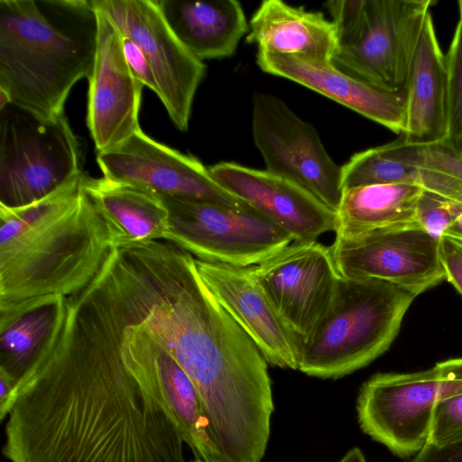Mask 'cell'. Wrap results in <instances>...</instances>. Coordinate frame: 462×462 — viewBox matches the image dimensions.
I'll return each instance as SVG.
<instances>
[{"label":"cell","mask_w":462,"mask_h":462,"mask_svg":"<svg viewBox=\"0 0 462 462\" xmlns=\"http://www.w3.org/2000/svg\"><path fill=\"white\" fill-rule=\"evenodd\" d=\"M113 287L59 306L39 354L0 407L9 462H186L184 440L123 356Z\"/></svg>","instance_id":"obj_1"},{"label":"cell","mask_w":462,"mask_h":462,"mask_svg":"<svg viewBox=\"0 0 462 462\" xmlns=\"http://www.w3.org/2000/svg\"><path fill=\"white\" fill-rule=\"evenodd\" d=\"M163 344L199 392L221 462H260L273 411L268 363L196 265L182 280Z\"/></svg>","instance_id":"obj_2"},{"label":"cell","mask_w":462,"mask_h":462,"mask_svg":"<svg viewBox=\"0 0 462 462\" xmlns=\"http://www.w3.org/2000/svg\"><path fill=\"white\" fill-rule=\"evenodd\" d=\"M85 176L32 204L0 205V326L80 291L106 262L112 248Z\"/></svg>","instance_id":"obj_3"},{"label":"cell","mask_w":462,"mask_h":462,"mask_svg":"<svg viewBox=\"0 0 462 462\" xmlns=\"http://www.w3.org/2000/svg\"><path fill=\"white\" fill-rule=\"evenodd\" d=\"M93 0H0V90L43 117L63 115L97 51Z\"/></svg>","instance_id":"obj_4"},{"label":"cell","mask_w":462,"mask_h":462,"mask_svg":"<svg viewBox=\"0 0 462 462\" xmlns=\"http://www.w3.org/2000/svg\"><path fill=\"white\" fill-rule=\"evenodd\" d=\"M414 298L387 282L340 276L327 310L300 349L298 370L338 379L366 366L390 347Z\"/></svg>","instance_id":"obj_5"},{"label":"cell","mask_w":462,"mask_h":462,"mask_svg":"<svg viewBox=\"0 0 462 462\" xmlns=\"http://www.w3.org/2000/svg\"><path fill=\"white\" fill-rule=\"evenodd\" d=\"M82 174L79 143L64 114L0 107V205L32 204Z\"/></svg>","instance_id":"obj_6"},{"label":"cell","mask_w":462,"mask_h":462,"mask_svg":"<svg viewBox=\"0 0 462 462\" xmlns=\"http://www.w3.org/2000/svg\"><path fill=\"white\" fill-rule=\"evenodd\" d=\"M462 358L415 373L376 374L360 388L356 411L360 428L393 454L409 457L428 443L437 402L456 390Z\"/></svg>","instance_id":"obj_7"},{"label":"cell","mask_w":462,"mask_h":462,"mask_svg":"<svg viewBox=\"0 0 462 462\" xmlns=\"http://www.w3.org/2000/svg\"><path fill=\"white\" fill-rule=\"evenodd\" d=\"M159 196L169 211L165 240L198 260L250 267L293 242L289 233L245 203Z\"/></svg>","instance_id":"obj_8"},{"label":"cell","mask_w":462,"mask_h":462,"mask_svg":"<svg viewBox=\"0 0 462 462\" xmlns=\"http://www.w3.org/2000/svg\"><path fill=\"white\" fill-rule=\"evenodd\" d=\"M430 0H365L362 14L337 34L332 60L343 72L387 91L405 89Z\"/></svg>","instance_id":"obj_9"},{"label":"cell","mask_w":462,"mask_h":462,"mask_svg":"<svg viewBox=\"0 0 462 462\" xmlns=\"http://www.w3.org/2000/svg\"><path fill=\"white\" fill-rule=\"evenodd\" d=\"M252 129L266 171L296 182L337 210L343 194L341 166L328 155L312 125L280 98L257 94Z\"/></svg>","instance_id":"obj_10"},{"label":"cell","mask_w":462,"mask_h":462,"mask_svg":"<svg viewBox=\"0 0 462 462\" xmlns=\"http://www.w3.org/2000/svg\"><path fill=\"white\" fill-rule=\"evenodd\" d=\"M143 51L161 99L175 126L188 130L192 103L206 67L177 38L156 0H93Z\"/></svg>","instance_id":"obj_11"},{"label":"cell","mask_w":462,"mask_h":462,"mask_svg":"<svg viewBox=\"0 0 462 462\" xmlns=\"http://www.w3.org/2000/svg\"><path fill=\"white\" fill-rule=\"evenodd\" d=\"M249 269L300 352L327 310L340 277L329 247L317 240L293 241Z\"/></svg>","instance_id":"obj_12"},{"label":"cell","mask_w":462,"mask_h":462,"mask_svg":"<svg viewBox=\"0 0 462 462\" xmlns=\"http://www.w3.org/2000/svg\"><path fill=\"white\" fill-rule=\"evenodd\" d=\"M329 249L340 276L387 282L414 297L445 279L439 238L418 225L335 236Z\"/></svg>","instance_id":"obj_13"},{"label":"cell","mask_w":462,"mask_h":462,"mask_svg":"<svg viewBox=\"0 0 462 462\" xmlns=\"http://www.w3.org/2000/svg\"><path fill=\"white\" fill-rule=\"evenodd\" d=\"M97 162L104 178L157 195L244 203L219 186L196 157L156 142L141 128L121 144L97 152Z\"/></svg>","instance_id":"obj_14"},{"label":"cell","mask_w":462,"mask_h":462,"mask_svg":"<svg viewBox=\"0 0 462 462\" xmlns=\"http://www.w3.org/2000/svg\"><path fill=\"white\" fill-rule=\"evenodd\" d=\"M95 8L97 41L88 78L87 123L99 152L121 144L140 129L139 109L144 86L135 79L126 61L121 32L102 11Z\"/></svg>","instance_id":"obj_15"},{"label":"cell","mask_w":462,"mask_h":462,"mask_svg":"<svg viewBox=\"0 0 462 462\" xmlns=\"http://www.w3.org/2000/svg\"><path fill=\"white\" fill-rule=\"evenodd\" d=\"M208 171L219 186L282 227L295 242L316 241L335 231L336 212L292 180L236 162H222Z\"/></svg>","instance_id":"obj_16"},{"label":"cell","mask_w":462,"mask_h":462,"mask_svg":"<svg viewBox=\"0 0 462 462\" xmlns=\"http://www.w3.org/2000/svg\"><path fill=\"white\" fill-rule=\"evenodd\" d=\"M198 273L218 303L255 344L269 365L298 369V347L249 267L195 258Z\"/></svg>","instance_id":"obj_17"},{"label":"cell","mask_w":462,"mask_h":462,"mask_svg":"<svg viewBox=\"0 0 462 462\" xmlns=\"http://www.w3.org/2000/svg\"><path fill=\"white\" fill-rule=\"evenodd\" d=\"M256 63L265 73L310 88L369 118L395 134L406 126V88L387 91L338 69L330 61L259 51Z\"/></svg>","instance_id":"obj_18"},{"label":"cell","mask_w":462,"mask_h":462,"mask_svg":"<svg viewBox=\"0 0 462 462\" xmlns=\"http://www.w3.org/2000/svg\"><path fill=\"white\" fill-rule=\"evenodd\" d=\"M404 133L409 144L437 143L448 136V72L446 56L428 14L410 66L406 84Z\"/></svg>","instance_id":"obj_19"},{"label":"cell","mask_w":462,"mask_h":462,"mask_svg":"<svg viewBox=\"0 0 462 462\" xmlns=\"http://www.w3.org/2000/svg\"><path fill=\"white\" fill-rule=\"evenodd\" d=\"M84 189L104 220L111 248L165 240L169 211L159 195L104 177L85 176Z\"/></svg>","instance_id":"obj_20"},{"label":"cell","mask_w":462,"mask_h":462,"mask_svg":"<svg viewBox=\"0 0 462 462\" xmlns=\"http://www.w3.org/2000/svg\"><path fill=\"white\" fill-rule=\"evenodd\" d=\"M246 41L259 51L332 62L338 50L337 28L319 12L281 0L262 2L253 14Z\"/></svg>","instance_id":"obj_21"},{"label":"cell","mask_w":462,"mask_h":462,"mask_svg":"<svg viewBox=\"0 0 462 462\" xmlns=\"http://www.w3.org/2000/svg\"><path fill=\"white\" fill-rule=\"evenodd\" d=\"M180 42L198 59L231 56L248 32L241 4L236 0H156Z\"/></svg>","instance_id":"obj_22"},{"label":"cell","mask_w":462,"mask_h":462,"mask_svg":"<svg viewBox=\"0 0 462 462\" xmlns=\"http://www.w3.org/2000/svg\"><path fill=\"white\" fill-rule=\"evenodd\" d=\"M423 188L407 183L375 184L343 190L336 211L335 234L349 237L371 231L417 225Z\"/></svg>","instance_id":"obj_23"},{"label":"cell","mask_w":462,"mask_h":462,"mask_svg":"<svg viewBox=\"0 0 462 462\" xmlns=\"http://www.w3.org/2000/svg\"><path fill=\"white\" fill-rule=\"evenodd\" d=\"M379 147L386 155L416 167L424 189L462 202V136L423 145L409 144L401 136Z\"/></svg>","instance_id":"obj_24"},{"label":"cell","mask_w":462,"mask_h":462,"mask_svg":"<svg viewBox=\"0 0 462 462\" xmlns=\"http://www.w3.org/2000/svg\"><path fill=\"white\" fill-rule=\"evenodd\" d=\"M61 298L25 311L0 326V372L6 374L16 383L50 335Z\"/></svg>","instance_id":"obj_25"},{"label":"cell","mask_w":462,"mask_h":462,"mask_svg":"<svg viewBox=\"0 0 462 462\" xmlns=\"http://www.w3.org/2000/svg\"><path fill=\"white\" fill-rule=\"evenodd\" d=\"M343 190L350 188L389 183L422 187L420 171L383 153L380 147L355 153L341 166Z\"/></svg>","instance_id":"obj_26"},{"label":"cell","mask_w":462,"mask_h":462,"mask_svg":"<svg viewBox=\"0 0 462 462\" xmlns=\"http://www.w3.org/2000/svg\"><path fill=\"white\" fill-rule=\"evenodd\" d=\"M461 213L462 202L423 189L417 204L415 220L428 234L440 238Z\"/></svg>","instance_id":"obj_27"},{"label":"cell","mask_w":462,"mask_h":462,"mask_svg":"<svg viewBox=\"0 0 462 462\" xmlns=\"http://www.w3.org/2000/svg\"><path fill=\"white\" fill-rule=\"evenodd\" d=\"M448 136H462V21L457 25L446 55Z\"/></svg>","instance_id":"obj_28"},{"label":"cell","mask_w":462,"mask_h":462,"mask_svg":"<svg viewBox=\"0 0 462 462\" xmlns=\"http://www.w3.org/2000/svg\"><path fill=\"white\" fill-rule=\"evenodd\" d=\"M462 440V392L441 397L436 403L429 443L441 447Z\"/></svg>","instance_id":"obj_29"},{"label":"cell","mask_w":462,"mask_h":462,"mask_svg":"<svg viewBox=\"0 0 462 462\" xmlns=\"http://www.w3.org/2000/svg\"><path fill=\"white\" fill-rule=\"evenodd\" d=\"M439 256L448 280L462 295V242L442 236Z\"/></svg>","instance_id":"obj_30"},{"label":"cell","mask_w":462,"mask_h":462,"mask_svg":"<svg viewBox=\"0 0 462 462\" xmlns=\"http://www.w3.org/2000/svg\"><path fill=\"white\" fill-rule=\"evenodd\" d=\"M122 35L124 54L135 79L156 95L158 86L153 72L140 48L128 37Z\"/></svg>","instance_id":"obj_31"},{"label":"cell","mask_w":462,"mask_h":462,"mask_svg":"<svg viewBox=\"0 0 462 462\" xmlns=\"http://www.w3.org/2000/svg\"><path fill=\"white\" fill-rule=\"evenodd\" d=\"M410 462H462V440L441 447L427 444Z\"/></svg>","instance_id":"obj_32"},{"label":"cell","mask_w":462,"mask_h":462,"mask_svg":"<svg viewBox=\"0 0 462 462\" xmlns=\"http://www.w3.org/2000/svg\"><path fill=\"white\" fill-rule=\"evenodd\" d=\"M16 383L6 374L0 372V407L8 401Z\"/></svg>","instance_id":"obj_33"},{"label":"cell","mask_w":462,"mask_h":462,"mask_svg":"<svg viewBox=\"0 0 462 462\" xmlns=\"http://www.w3.org/2000/svg\"><path fill=\"white\" fill-rule=\"evenodd\" d=\"M443 236L462 242V213L456 220L446 229Z\"/></svg>","instance_id":"obj_34"},{"label":"cell","mask_w":462,"mask_h":462,"mask_svg":"<svg viewBox=\"0 0 462 462\" xmlns=\"http://www.w3.org/2000/svg\"><path fill=\"white\" fill-rule=\"evenodd\" d=\"M338 462H366L363 452L358 448L350 449Z\"/></svg>","instance_id":"obj_35"},{"label":"cell","mask_w":462,"mask_h":462,"mask_svg":"<svg viewBox=\"0 0 462 462\" xmlns=\"http://www.w3.org/2000/svg\"><path fill=\"white\" fill-rule=\"evenodd\" d=\"M458 9H459V20L462 21V0L458 1Z\"/></svg>","instance_id":"obj_36"},{"label":"cell","mask_w":462,"mask_h":462,"mask_svg":"<svg viewBox=\"0 0 462 462\" xmlns=\"http://www.w3.org/2000/svg\"><path fill=\"white\" fill-rule=\"evenodd\" d=\"M189 462H205V461L199 459V458H195L194 460L189 461Z\"/></svg>","instance_id":"obj_37"}]
</instances>
